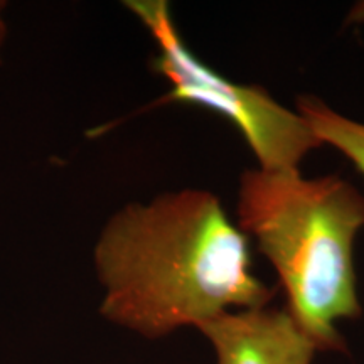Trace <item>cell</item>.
I'll return each instance as SVG.
<instances>
[{
	"label": "cell",
	"instance_id": "cell-1",
	"mask_svg": "<svg viewBox=\"0 0 364 364\" xmlns=\"http://www.w3.org/2000/svg\"><path fill=\"white\" fill-rule=\"evenodd\" d=\"M93 267L105 321L145 339L267 307L275 297L252 272L248 236L204 189L118 209L100 231Z\"/></svg>",
	"mask_w": 364,
	"mask_h": 364
},
{
	"label": "cell",
	"instance_id": "cell-2",
	"mask_svg": "<svg viewBox=\"0 0 364 364\" xmlns=\"http://www.w3.org/2000/svg\"><path fill=\"white\" fill-rule=\"evenodd\" d=\"M236 225L272 263L287 312L317 351H346L341 321L361 316L354 240L364 226V196L338 176L245 171Z\"/></svg>",
	"mask_w": 364,
	"mask_h": 364
},
{
	"label": "cell",
	"instance_id": "cell-3",
	"mask_svg": "<svg viewBox=\"0 0 364 364\" xmlns=\"http://www.w3.org/2000/svg\"><path fill=\"white\" fill-rule=\"evenodd\" d=\"M124 6L156 43L150 70L169 85V91L144 110L179 103L215 112L243 135L263 171H299L304 157L321 147L300 113L280 105L262 86L225 78L196 56L177 29L169 2L127 0Z\"/></svg>",
	"mask_w": 364,
	"mask_h": 364
},
{
	"label": "cell",
	"instance_id": "cell-4",
	"mask_svg": "<svg viewBox=\"0 0 364 364\" xmlns=\"http://www.w3.org/2000/svg\"><path fill=\"white\" fill-rule=\"evenodd\" d=\"M215 353V364H312L317 348L287 309L230 311L196 327Z\"/></svg>",
	"mask_w": 364,
	"mask_h": 364
},
{
	"label": "cell",
	"instance_id": "cell-5",
	"mask_svg": "<svg viewBox=\"0 0 364 364\" xmlns=\"http://www.w3.org/2000/svg\"><path fill=\"white\" fill-rule=\"evenodd\" d=\"M297 107L321 144L341 150L364 177V124L346 118L316 97H300Z\"/></svg>",
	"mask_w": 364,
	"mask_h": 364
},
{
	"label": "cell",
	"instance_id": "cell-6",
	"mask_svg": "<svg viewBox=\"0 0 364 364\" xmlns=\"http://www.w3.org/2000/svg\"><path fill=\"white\" fill-rule=\"evenodd\" d=\"M6 11H7V2L0 0V65H2V59H4V46H6L7 41V33H9V27H7V21H6Z\"/></svg>",
	"mask_w": 364,
	"mask_h": 364
}]
</instances>
